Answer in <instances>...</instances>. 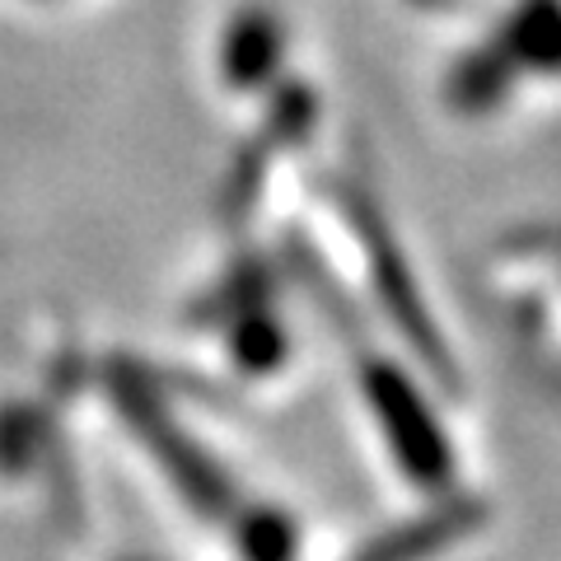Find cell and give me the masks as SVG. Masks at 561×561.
I'll return each instance as SVG.
<instances>
[{
    "label": "cell",
    "mask_w": 561,
    "mask_h": 561,
    "mask_svg": "<svg viewBox=\"0 0 561 561\" xmlns=\"http://www.w3.org/2000/svg\"><path fill=\"white\" fill-rule=\"evenodd\" d=\"M360 389H365V402L379 421L383 440H389L398 468L408 472L416 486L426 491H440L449 478H454V449H449V435L440 431L435 421L426 393L421 383L393 365L389 356L379 351H365L360 356Z\"/></svg>",
    "instance_id": "3957f363"
},
{
    "label": "cell",
    "mask_w": 561,
    "mask_h": 561,
    "mask_svg": "<svg viewBox=\"0 0 561 561\" xmlns=\"http://www.w3.org/2000/svg\"><path fill=\"white\" fill-rule=\"evenodd\" d=\"M113 398H117V408H122V421L131 426V435L140 445H146V454L154 463L164 468V478L173 482V491L192 505L197 515L206 519H225V515H234V482H230V472H225L210 454L192 440V435L173 421V412L160 402V393L150 389L140 375H113Z\"/></svg>",
    "instance_id": "7a4b0ae2"
},
{
    "label": "cell",
    "mask_w": 561,
    "mask_h": 561,
    "mask_svg": "<svg viewBox=\"0 0 561 561\" xmlns=\"http://www.w3.org/2000/svg\"><path fill=\"white\" fill-rule=\"evenodd\" d=\"M313 127H319V94H313L305 80L272 84V103H267V113H262V127L243 140V150L234 154L230 173H225V192H220L225 216L230 220L249 216L253 202L262 197V183H267L272 164L286 150L305 146Z\"/></svg>",
    "instance_id": "277c9868"
},
{
    "label": "cell",
    "mask_w": 561,
    "mask_h": 561,
    "mask_svg": "<svg viewBox=\"0 0 561 561\" xmlns=\"http://www.w3.org/2000/svg\"><path fill=\"white\" fill-rule=\"evenodd\" d=\"M496 47L515 61V70H548L557 66V0H519L515 14L501 24Z\"/></svg>",
    "instance_id": "9c48e42d"
},
{
    "label": "cell",
    "mask_w": 561,
    "mask_h": 561,
    "mask_svg": "<svg viewBox=\"0 0 561 561\" xmlns=\"http://www.w3.org/2000/svg\"><path fill=\"white\" fill-rule=\"evenodd\" d=\"M346 210H351V225H356V239H360L365 267H370V280H375L379 309L389 313L398 337L416 351L421 365H426L445 389H459V365H454L449 342L440 337V328H435V319H431L426 295H421V286H416L412 262L402 257V243L393 234L389 216H383V206L370 197V192H346Z\"/></svg>",
    "instance_id": "6da1fadb"
},
{
    "label": "cell",
    "mask_w": 561,
    "mask_h": 561,
    "mask_svg": "<svg viewBox=\"0 0 561 561\" xmlns=\"http://www.w3.org/2000/svg\"><path fill=\"white\" fill-rule=\"evenodd\" d=\"M127 561H146V557H127Z\"/></svg>",
    "instance_id": "7c38bea8"
},
{
    "label": "cell",
    "mask_w": 561,
    "mask_h": 561,
    "mask_svg": "<svg viewBox=\"0 0 561 561\" xmlns=\"http://www.w3.org/2000/svg\"><path fill=\"white\" fill-rule=\"evenodd\" d=\"M230 519L243 561H295L300 552V529L276 505H234Z\"/></svg>",
    "instance_id": "30bf717a"
},
{
    "label": "cell",
    "mask_w": 561,
    "mask_h": 561,
    "mask_svg": "<svg viewBox=\"0 0 561 561\" xmlns=\"http://www.w3.org/2000/svg\"><path fill=\"white\" fill-rule=\"evenodd\" d=\"M230 356L243 375H276L290 356V332L280 323V313L257 300L230 313Z\"/></svg>",
    "instance_id": "ba28073f"
},
{
    "label": "cell",
    "mask_w": 561,
    "mask_h": 561,
    "mask_svg": "<svg viewBox=\"0 0 561 561\" xmlns=\"http://www.w3.org/2000/svg\"><path fill=\"white\" fill-rule=\"evenodd\" d=\"M482 524H486V501L449 491V496L426 505L421 515L375 534L351 561H431L435 552H445L454 542H463L468 534H478Z\"/></svg>",
    "instance_id": "5b68a950"
},
{
    "label": "cell",
    "mask_w": 561,
    "mask_h": 561,
    "mask_svg": "<svg viewBox=\"0 0 561 561\" xmlns=\"http://www.w3.org/2000/svg\"><path fill=\"white\" fill-rule=\"evenodd\" d=\"M515 76H519L515 61L496 47V38H491V43H482V47H472L468 57L454 66V76H449V84H445V94H449V103H454L459 113L478 117V113H491L505 94H511Z\"/></svg>",
    "instance_id": "52a82bcc"
},
{
    "label": "cell",
    "mask_w": 561,
    "mask_h": 561,
    "mask_svg": "<svg viewBox=\"0 0 561 561\" xmlns=\"http://www.w3.org/2000/svg\"><path fill=\"white\" fill-rule=\"evenodd\" d=\"M38 454H43V416L28 412L24 402L0 408V472L20 478V472L38 463Z\"/></svg>",
    "instance_id": "8fae6325"
},
{
    "label": "cell",
    "mask_w": 561,
    "mask_h": 561,
    "mask_svg": "<svg viewBox=\"0 0 561 561\" xmlns=\"http://www.w3.org/2000/svg\"><path fill=\"white\" fill-rule=\"evenodd\" d=\"M280 66H286V20L253 0L220 33V80L239 94L272 90Z\"/></svg>",
    "instance_id": "8992f818"
}]
</instances>
